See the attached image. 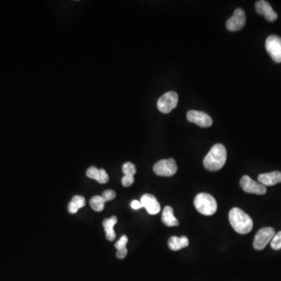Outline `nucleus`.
Returning <instances> with one entry per match:
<instances>
[{"mask_svg": "<svg viewBox=\"0 0 281 281\" xmlns=\"http://www.w3.org/2000/svg\"><path fill=\"white\" fill-rule=\"evenodd\" d=\"M153 171L161 177H172L178 171V166L174 158L161 159L154 165Z\"/></svg>", "mask_w": 281, "mask_h": 281, "instance_id": "20e7f679", "label": "nucleus"}, {"mask_svg": "<svg viewBox=\"0 0 281 281\" xmlns=\"http://www.w3.org/2000/svg\"><path fill=\"white\" fill-rule=\"evenodd\" d=\"M141 203L144 208H146L148 213L151 215H156L160 212V204L158 203L156 198L153 194H145L142 195Z\"/></svg>", "mask_w": 281, "mask_h": 281, "instance_id": "f8f14e48", "label": "nucleus"}, {"mask_svg": "<svg viewBox=\"0 0 281 281\" xmlns=\"http://www.w3.org/2000/svg\"><path fill=\"white\" fill-rule=\"evenodd\" d=\"M130 206H131V208H132L133 210H140V209L143 208L141 202H139V201L138 200L132 201L131 203H130Z\"/></svg>", "mask_w": 281, "mask_h": 281, "instance_id": "a878e982", "label": "nucleus"}, {"mask_svg": "<svg viewBox=\"0 0 281 281\" xmlns=\"http://www.w3.org/2000/svg\"><path fill=\"white\" fill-rule=\"evenodd\" d=\"M246 22V13L241 8H238L234 11L232 17L229 18L226 21V29L231 31H237L242 30Z\"/></svg>", "mask_w": 281, "mask_h": 281, "instance_id": "1a4fd4ad", "label": "nucleus"}, {"mask_svg": "<svg viewBox=\"0 0 281 281\" xmlns=\"http://www.w3.org/2000/svg\"><path fill=\"white\" fill-rule=\"evenodd\" d=\"M178 94L175 92H168L158 98L157 102L158 110L162 113H169L177 107Z\"/></svg>", "mask_w": 281, "mask_h": 281, "instance_id": "39448f33", "label": "nucleus"}, {"mask_svg": "<svg viewBox=\"0 0 281 281\" xmlns=\"http://www.w3.org/2000/svg\"><path fill=\"white\" fill-rule=\"evenodd\" d=\"M122 170H123L125 175L134 176L136 172H137L135 166L130 162H125V164L123 165V167H122Z\"/></svg>", "mask_w": 281, "mask_h": 281, "instance_id": "aec40b11", "label": "nucleus"}, {"mask_svg": "<svg viewBox=\"0 0 281 281\" xmlns=\"http://www.w3.org/2000/svg\"><path fill=\"white\" fill-rule=\"evenodd\" d=\"M126 254H127V249L126 248L120 249V250H117V257L118 259H123L126 256Z\"/></svg>", "mask_w": 281, "mask_h": 281, "instance_id": "393cba45", "label": "nucleus"}, {"mask_svg": "<svg viewBox=\"0 0 281 281\" xmlns=\"http://www.w3.org/2000/svg\"><path fill=\"white\" fill-rule=\"evenodd\" d=\"M226 161V148L222 144H217L210 149L203 160V165L206 170L210 171H218L223 168Z\"/></svg>", "mask_w": 281, "mask_h": 281, "instance_id": "f257e3e1", "label": "nucleus"}, {"mask_svg": "<svg viewBox=\"0 0 281 281\" xmlns=\"http://www.w3.org/2000/svg\"><path fill=\"white\" fill-rule=\"evenodd\" d=\"M258 181L265 187L278 185L281 183V172L274 171L260 174L258 177Z\"/></svg>", "mask_w": 281, "mask_h": 281, "instance_id": "ddd939ff", "label": "nucleus"}, {"mask_svg": "<svg viewBox=\"0 0 281 281\" xmlns=\"http://www.w3.org/2000/svg\"><path fill=\"white\" fill-rule=\"evenodd\" d=\"M194 206L201 214L204 216H213L217 210V202L211 194L199 193L194 198Z\"/></svg>", "mask_w": 281, "mask_h": 281, "instance_id": "7ed1b4c3", "label": "nucleus"}, {"mask_svg": "<svg viewBox=\"0 0 281 281\" xmlns=\"http://www.w3.org/2000/svg\"><path fill=\"white\" fill-rule=\"evenodd\" d=\"M240 185L243 189L244 191L251 193V194L262 195V194H266V191H267L266 187H265L264 185L254 181L247 175L242 177V179L240 181Z\"/></svg>", "mask_w": 281, "mask_h": 281, "instance_id": "6e6552de", "label": "nucleus"}, {"mask_svg": "<svg viewBox=\"0 0 281 281\" xmlns=\"http://www.w3.org/2000/svg\"><path fill=\"white\" fill-rule=\"evenodd\" d=\"M229 220L234 230L238 234H247L252 230V219L239 208H233L230 210Z\"/></svg>", "mask_w": 281, "mask_h": 281, "instance_id": "f03ea898", "label": "nucleus"}, {"mask_svg": "<svg viewBox=\"0 0 281 281\" xmlns=\"http://www.w3.org/2000/svg\"><path fill=\"white\" fill-rule=\"evenodd\" d=\"M255 10L261 15L264 16L267 21L274 22L278 18V13L274 11L271 5L267 1L260 0L255 3Z\"/></svg>", "mask_w": 281, "mask_h": 281, "instance_id": "9b49d317", "label": "nucleus"}, {"mask_svg": "<svg viewBox=\"0 0 281 281\" xmlns=\"http://www.w3.org/2000/svg\"><path fill=\"white\" fill-rule=\"evenodd\" d=\"M266 49L269 55L276 62H281V38L272 34L266 38Z\"/></svg>", "mask_w": 281, "mask_h": 281, "instance_id": "423d86ee", "label": "nucleus"}, {"mask_svg": "<svg viewBox=\"0 0 281 281\" xmlns=\"http://www.w3.org/2000/svg\"><path fill=\"white\" fill-rule=\"evenodd\" d=\"M162 222L167 226H177L179 221L174 217V210L170 206H166L162 212Z\"/></svg>", "mask_w": 281, "mask_h": 281, "instance_id": "f3484780", "label": "nucleus"}, {"mask_svg": "<svg viewBox=\"0 0 281 281\" xmlns=\"http://www.w3.org/2000/svg\"><path fill=\"white\" fill-rule=\"evenodd\" d=\"M189 240L186 236H173L168 240V246L172 251H178L188 246Z\"/></svg>", "mask_w": 281, "mask_h": 281, "instance_id": "dca6fc26", "label": "nucleus"}, {"mask_svg": "<svg viewBox=\"0 0 281 281\" xmlns=\"http://www.w3.org/2000/svg\"><path fill=\"white\" fill-rule=\"evenodd\" d=\"M106 202L102 196H94L91 198L90 206L93 210L96 212H102L105 207Z\"/></svg>", "mask_w": 281, "mask_h": 281, "instance_id": "6ab92c4d", "label": "nucleus"}, {"mask_svg": "<svg viewBox=\"0 0 281 281\" xmlns=\"http://www.w3.org/2000/svg\"><path fill=\"white\" fill-rule=\"evenodd\" d=\"M187 119L189 122L195 124L201 127H210L213 125V120L207 113L197 110H190L187 113Z\"/></svg>", "mask_w": 281, "mask_h": 281, "instance_id": "9d476101", "label": "nucleus"}, {"mask_svg": "<svg viewBox=\"0 0 281 281\" xmlns=\"http://www.w3.org/2000/svg\"><path fill=\"white\" fill-rule=\"evenodd\" d=\"M86 204L85 198L81 195H76L72 198L70 203L68 205V212L71 214H74L78 211L79 209L84 207Z\"/></svg>", "mask_w": 281, "mask_h": 281, "instance_id": "a211bd4d", "label": "nucleus"}, {"mask_svg": "<svg viewBox=\"0 0 281 281\" xmlns=\"http://www.w3.org/2000/svg\"><path fill=\"white\" fill-rule=\"evenodd\" d=\"M117 218L115 216L110 217L109 219H105L102 222L104 230L106 233V238L108 241L113 242L116 238V233L114 230V226L117 223Z\"/></svg>", "mask_w": 281, "mask_h": 281, "instance_id": "2eb2a0df", "label": "nucleus"}, {"mask_svg": "<svg viewBox=\"0 0 281 281\" xmlns=\"http://www.w3.org/2000/svg\"><path fill=\"white\" fill-rule=\"evenodd\" d=\"M275 235V230L272 227H264L255 234L253 246L256 250H262L271 242Z\"/></svg>", "mask_w": 281, "mask_h": 281, "instance_id": "0eeeda50", "label": "nucleus"}, {"mask_svg": "<svg viewBox=\"0 0 281 281\" xmlns=\"http://www.w3.org/2000/svg\"><path fill=\"white\" fill-rule=\"evenodd\" d=\"M134 176L132 175H125L123 178H122V185H123L124 187H130L131 185L134 184Z\"/></svg>", "mask_w": 281, "mask_h": 281, "instance_id": "b1692460", "label": "nucleus"}, {"mask_svg": "<svg viewBox=\"0 0 281 281\" xmlns=\"http://www.w3.org/2000/svg\"><path fill=\"white\" fill-rule=\"evenodd\" d=\"M128 242V238L126 235H123L120 238L119 241L115 244V248L117 250H120V249H123L126 248V244Z\"/></svg>", "mask_w": 281, "mask_h": 281, "instance_id": "5701e85b", "label": "nucleus"}, {"mask_svg": "<svg viewBox=\"0 0 281 281\" xmlns=\"http://www.w3.org/2000/svg\"><path fill=\"white\" fill-rule=\"evenodd\" d=\"M270 246L274 250H280L281 249V231L277 233L274 235V238L270 242Z\"/></svg>", "mask_w": 281, "mask_h": 281, "instance_id": "412c9836", "label": "nucleus"}, {"mask_svg": "<svg viewBox=\"0 0 281 281\" xmlns=\"http://www.w3.org/2000/svg\"><path fill=\"white\" fill-rule=\"evenodd\" d=\"M116 195H117V194L113 190H106V191L102 193V197L105 202H108V201H111L114 199L116 198Z\"/></svg>", "mask_w": 281, "mask_h": 281, "instance_id": "4be33fe9", "label": "nucleus"}, {"mask_svg": "<svg viewBox=\"0 0 281 281\" xmlns=\"http://www.w3.org/2000/svg\"><path fill=\"white\" fill-rule=\"evenodd\" d=\"M86 175L91 179L98 181V183L106 184L109 181V175L103 169H97L95 166H91L86 172Z\"/></svg>", "mask_w": 281, "mask_h": 281, "instance_id": "4468645a", "label": "nucleus"}]
</instances>
